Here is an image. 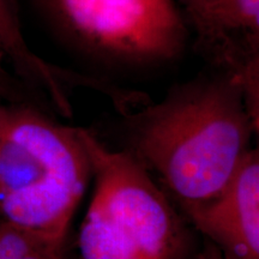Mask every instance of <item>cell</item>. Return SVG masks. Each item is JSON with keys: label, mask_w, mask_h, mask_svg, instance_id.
<instances>
[{"label": "cell", "mask_w": 259, "mask_h": 259, "mask_svg": "<svg viewBox=\"0 0 259 259\" xmlns=\"http://www.w3.org/2000/svg\"><path fill=\"white\" fill-rule=\"evenodd\" d=\"M90 176L79 127L0 102V219L65 240Z\"/></svg>", "instance_id": "2"}, {"label": "cell", "mask_w": 259, "mask_h": 259, "mask_svg": "<svg viewBox=\"0 0 259 259\" xmlns=\"http://www.w3.org/2000/svg\"><path fill=\"white\" fill-rule=\"evenodd\" d=\"M95 179L78 234L82 259H190L193 234L166 192L131 154L79 127Z\"/></svg>", "instance_id": "3"}, {"label": "cell", "mask_w": 259, "mask_h": 259, "mask_svg": "<svg viewBox=\"0 0 259 259\" xmlns=\"http://www.w3.org/2000/svg\"><path fill=\"white\" fill-rule=\"evenodd\" d=\"M190 259H225V257L215 245L204 239L200 248L194 251V253Z\"/></svg>", "instance_id": "11"}, {"label": "cell", "mask_w": 259, "mask_h": 259, "mask_svg": "<svg viewBox=\"0 0 259 259\" xmlns=\"http://www.w3.org/2000/svg\"><path fill=\"white\" fill-rule=\"evenodd\" d=\"M0 102L40 105L41 97L21 80L15 73L6 70L0 59Z\"/></svg>", "instance_id": "9"}, {"label": "cell", "mask_w": 259, "mask_h": 259, "mask_svg": "<svg viewBox=\"0 0 259 259\" xmlns=\"http://www.w3.org/2000/svg\"><path fill=\"white\" fill-rule=\"evenodd\" d=\"M225 259H259V155L252 148L212 198L177 206Z\"/></svg>", "instance_id": "5"}, {"label": "cell", "mask_w": 259, "mask_h": 259, "mask_svg": "<svg viewBox=\"0 0 259 259\" xmlns=\"http://www.w3.org/2000/svg\"><path fill=\"white\" fill-rule=\"evenodd\" d=\"M190 25L216 69L241 82L259 76V0H213Z\"/></svg>", "instance_id": "6"}, {"label": "cell", "mask_w": 259, "mask_h": 259, "mask_svg": "<svg viewBox=\"0 0 259 259\" xmlns=\"http://www.w3.org/2000/svg\"><path fill=\"white\" fill-rule=\"evenodd\" d=\"M52 30L80 56L115 69L177 60L189 28L177 0H34Z\"/></svg>", "instance_id": "4"}, {"label": "cell", "mask_w": 259, "mask_h": 259, "mask_svg": "<svg viewBox=\"0 0 259 259\" xmlns=\"http://www.w3.org/2000/svg\"><path fill=\"white\" fill-rule=\"evenodd\" d=\"M0 59L11 65L15 74L29 88L47 99L53 111L72 116L70 95L74 89L97 93L101 80L48 63L34 53L22 31L15 0H0Z\"/></svg>", "instance_id": "7"}, {"label": "cell", "mask_w": 259, "mask_h": 259, "mask_svg": "<svg viewBox=\"0 0 259 259\" xmlns=\"http://www.w3.org/2000/svg\"><path fill=\"white\" fill-rule=\"evenodd\" d=\"M184 6V16H185L187 24H192L200 17V15L205 11V9L211 4L213 0H179Z\"/></svg>", "instance_id": "10"}, {"label": "cell", "mask_w": 259, "mask_h": 259, "mask_svg": "<svg viewBox=\"0 0 259 259\" xmlns=\"http://www.w3.org/2000/svg\"><path fill=\"white\" fill-rule=\"evenodd\" d=\"M124 116L127 151L176 206L216 196L251 150L259 124L238 77L218 70Z\"/></svg>", "instance_id": "1"}, {"label": "cell", "mask_w": 259, "mask_h": 259, "mask_svg": "<svg viewBox=\"0 0 259 259\" xmlns=\"http://www.w3.org/2000/svg\"><path fill=\"white\" fill-rule=\"evenodd\" d=\"M64 241L0 219V259H61Z\"/></svg>", "instance_id": "8"}]
</instances>
